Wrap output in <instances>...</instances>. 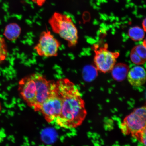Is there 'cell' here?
<instances>
[{
	"instance_id": "cell-1",
	"label": "cell",
	"mask_w": 146,
	"mask_h": 146,
	"mask_svg": "<svg viewBox=\"0 0 146 146\" xmlns=\"http://www.w3.org/2000/svg\"><path fill=\"white\" fill-rule=\"evenodd\" d=\"M56 89L61 98V113L55 121L64 129L74 128L81 125L87 112L84 101L76 85L68 78L56 82Z\"/></svg>"
},
{
	"instance_id": "cell-2",
	"label": "cell",
	"mask_w": 146,
	"mask_h": 146,
	"mask_svg": "<svg viewBox=\"0 0 146 146\" xmlns=\"http://www.w3.org/2000/svg\"><path fill=\"white\" fill-rule=\"evenodd\" d=\"M56 87V82L49 81L42 75L35 73L22 78L19 82L18 90L27 105L38 112L42 104Z\"/></svg>"
},
{
	"instance_id": "cell-5",
	"label": "cell",
	"mask_w": 146,
	"mask_h": 146,
	"mask_svg": "<svg viewBox=\"0 0 146 146\" xmlns=\"http://www.w3.org/2000/svg\"><path fill=\"white\" fill-rule=\"evenodd\" d=\"M61 45L60 42L47 30L40 35L39 41L34 49L38 55L45 57L57 56L58 50Z\"/></svg>"
},
{
	"instance_id": "cell-11",
	"label": "cell",
	"mask_w": 146,
	"mask_h": 146,
	"mask_svg": "<svg viewBox=\"0 0 146 146\" xmlns=\"http://www.w3.org/2000/svg\"><path fill=\"white\" fill-rule=\"evenodd\" d=\"M21 32V29L19 25L17 23H12L5 27L3 35L9 41H14L19 38Z\"/></svg>"
},
{
	"instance_id": "cell-14",
	"label": "cell",
	"mask_w": 146,
	"mask_h": 146,
	"mask_svg": "<svg viewBox=\"0 0 146 146\" xmlns=\"http://www.w3.org/2000/svg\"><path fill=\"white\" fill-rule=\"evenodd\" d=\"M8 51L5 40L0 36V63L6 59Z\"/></svg>"
},
{
	"instance_id": "cell-9",
	"label": "cell",
	"mask_w": 146,
	"mask_h": 146,
	"mask_svg": "<svg viewBox=\"0 0 146 146\" xmlns=\"http://www.w3.org/2000/svg\"><path fill=\"white\" fill-rule=\"evenodd\" d=\"M130 58L132 62L136 65H142L145 63L146 46L142 44L134 47L131 51Z\"/></svg>"
},
{
	"instance_id": "cell-13",
	"label": "cell",
	"mask_w": 146,
	"mask_h": 146,
	"mask_svg": "<svg viewBox=\"0 0 146 146\" xmlns=\"http://www.w3.org/2000/svg\"><path fill=\"white\" fill-rule=\"evenodd\" d=\"M97 69L91 65H87L83 68V75L84 79L87 81L94 80L97 76Z\"/></svg>"
},
{
	"instance_id": "cell-10",
	"label": "cell",
	"mask_w": 146,
	"mask_h": 146,
	"mask_svg": "<svg viewBox=\"0 0 146 146\" xmlns=\"http://www.w3.org/2000/svg\"><path fill=\"white\" fill-rule=\"evenodd\" d=\"M129 67L125 64L119 63L115 65L112 70V75L116 81L120 82L126 78Z\"/></svg>"
},
{
	"instance_id": "cell-7",
	"label": "cell",
	"mask_w": 146,
	"mask_h": 146,
	"mask_svg": "<svg viewBox=\"0 0 146 146\" xmlns=\"http://www.w3.org/2000/svg\"><path fill=\"white\" fill-rule=\"evenodd\" d=\"M107 48L108 45L106 44L103 47L95 50L94 61L96 68L103 73L112 70L119 55L118 52H111Z\"/></svg>"
},
{
	"instance_id": "cell-4",
	"label": "cell",
	"mask_w": 146,
	"mask_h": 146,
	"mask_svg": "<svg viewBox=\"0 0 146 146\" xmlns=\"http://www.w3.org/2000/svg\"><path fill=\"white\" fill-rule=\"evenodd\" d=\"M53 32L57 34L68 43L69 47L75 46L78 43L77 28L70 17L55 12L49 20Z\"/></svg>"
},
{
	"instance_id": "cell-12",
	"label": "cell",
	"mask_w": 146,
	"mask_h": 146,
	"mask_svg": "<svg viewBox=\"0 0 146 146\" xmlns=\"http://www.w3.org/2000/svg\"><path fill=\"white\" fill-rule=\"evenodd\" d=\"M128 35L133 41H138L142 40L145 36V31L139 27L136 26L129 29Z\"/></svg>"
},
{
	"instance_id": "cell-6",
	"label": "cell",
	"mask_w": 146,
	"mask_h": 146,
	"mask_svg": "<svg viewBox=\"0 0 146 146\" xmlns=\"http://www.w3.org/2000/svg\"><path fill=\"white\" fill-rule=\"evenodd\" d=\"M61 106V98L58 92L56 85L52 94L42 104L38 112L41 113L47 122L50 123L55 121L59 115Z\"/></svg>"
},
{
	"instance_id": "cell-17",
	"label": "cell",
	"mask_w": 146,
	"mask_h": 146,
	"mask_svg": "<svg viewBox=\"0 0 146 146\" xmlns=\"http://www.w3.org/2000/svg\"><path fill=\"white\" fill-rule=\"evenodd\" d=\"M1 105H0V110H1Z\"/></svg>"
},
{
	"instance_id": "cell-16",
	"label": "cell",
	"mask_w": 146,
	"mask_h": 146,
	"mask_svg": "<svg viewBox=\"0 0 146 146\" xmlns=\"http://www.w3.org/2000/svg\"><path fill=\"white\" fill-rule=\"evenodd\" d=\"M142 27H143V30L145 31H146V19L145 18L142 22Z\"/></svg>"
},
{
	"instance_id": "cell-15",
	"label": "cell",
	"mask_w": 146,
	"mask_h": 146,
	"mask_svg": "<svg viewBox=\"0 0 146 146\" xmlns=\"http://www.w3.org/2000/svg\"><path fill=\"white\" fill-rule=\"evenodd\" d=\"M47 0H31L38 6L41 7L44 5Z\"/></svg>"
},
{
	"instance_id": "cell-8",
	"label": "cell",
	"mask_w": 146,
	"mask_h": 146,
	"mask_svg": "<svg viewBox=\"0 0 146 146\" xmlns=\"http://www.w3.org/2000/svg\"><path fill=\"white\" fill-rule=\"evenodd\" d=\"M128 81L134 87H140L146 81L145 69L141 66H135L129 70L127 75Z\"/></svg>"
},
{
	"instance_id": "cell-3",
	"label": "cell",
	"mask_w": 146,
	"mask_h": 146,
	"mask_svg": "<svg viewBox=\"0 0 146 146\" xmlns=\"http://www.w3.org/2000/svg\"><path fill=\"white\" fill-rule=\"evenodd\" d=\"M146 107L135 109L124 119L120 126L122 133L130 135L146 145Z\"/></svg>"
}]
</instances>
